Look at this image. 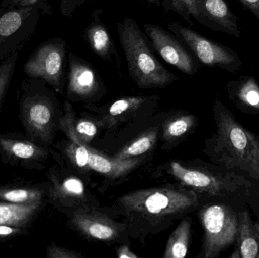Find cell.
<instances>
[{
	"instance_id": "1",
	"label": "cell",
	"mask_w": 259,
	"mask_h": 258,
	"mask_svg": "<svg viewBox=\"0 0 259 258\" xmlns=\"http://www.w3.org/2000/svg\"><path fill=\"white\" fill-rule=\"evenodd\" d=\"M216 132L211 151L216 163L246 173L259 182V136L240 124L221 102L214 106Z\"/></svg>"
},
{
	"instance_id": "2",
	"label": "cell",
	"mask_w": 259,
	"mask_h": 258,
	"mask_svg": "<svg viewBox=\"0 0 259 258\" xmlns=\"http://www.w3.org/2000/svg\"><path fill=\"white\" fill-rule=\"evenodd\" d=\"M119 203L131 222L155 228L196 209L199 195L184 188L167 186L126 194Z\"/></svg>"
},
{
	"instance_id": "3",
	"label": "cell",
	"mask_w": 259,
	"mask_h": 258,
	"mask_svg": "<svg viewBox=\"0 0 259 258\" xmlns=\"http://www.w3.org/2000/svg\"><path fill=\"white\" fill-rule=\"evenodd\" d=\"M120 40L127 59L130 75L142 89L163 88L178 80L154 56L137 24L125 18L118 24Z\"/></svg>"
},
{
	"instance_id": "4",
	"label": "cell",
	"mask_w": 259,
	"mask_h": 258,
	"mask_svg": "<svg viewBox=\"0 0 259 258\" xmlns=\"http://www.w3.org/2000/svg\"><path fill=\"white\" fill-rule=\"evenodd\" d=\"M204 230L202 257L216 258L235 243L238 215L223 204L205 206L199 214Z\"/></svg>"
},
{
	"instance_id": "5",
	"label": "cell",
	"mask_w": 259,
	"mask_h": 258,
	"mask_svg": "<svg viewBox=\"0 0 259 258\" xmlns=\"http://www.w3.org/2000/svg\"><path fill=\"white\" fill-rule=\"evenodd\" d=\"M171 174L183 184L214 196H224L248 187L251 183L233 173L216 174L207 171L186 168L178 162L170 163Z\"/></svg>"
},
{
	"instance_id": "6",
	"label": "cell",
	"mask_w": 259,
	"mask_h": 258,
	"mask_svg": "<svg viewBox=\"0 0 259 258\" xmlns=\"http://www.w3.org/2000/svg\"><path fill=\"white\" fill-rule=\"evenodd\" d=\"M168 28L182 39L205 65L231 68L240 64V61L234 53L208 40L191 29L178 23L169 24Z\"/></svg>"
},
{
	"instance_id": "7",
	"label": "cell",
	"mask_w": 259,
	"mask_h": 258,
	"mask_svg": "<svg viewBox=\"0 0 259 258\" xmlns=\"http://www.w3.org/2000/svg\"><path fill=\"white\" fill-rule=\"evenodd\" d=\"M64 57V43L47 44L26 64V72L33 77H41L59 89L63 74Z\"/></svg>"
},
{
	"instance_id": "8",
	"label": "cell",
	"mask_w": 259,
	"mask_h": 258,
	"mask_svg": "<svg viewBox=\"0 0 259 258\" xmlns=\"http://www.w3.org/2000/svg\"><path fill=\"white\" fill-rule=\"evenodd\" d=\"M143 27L154 48L167 63L185 74H194L196 67L191 56L175 38L158 26L146 24Z\"/></svg>"
},
{
	"instance_id": "9",
	"label": "cell",
	"mask_w": 259,
	"mask_h": 258,
	"mask_svg": "<svg viewBox=\"0 0 259 258\" xmlns=\"http://www.w3.org/2000/svg\"><path fill=\"white\" fill-rule=\"evenodd\" d=\"M24 126L33 137L47 142L51 137L53 126V107L48 100L33 97L24 102L22 107Z\"/></svg>"
},
{
	"instance_id": "10",
	"label": "cell",
	"mask_w": 259,
	"mask_h": 258,
	"mask_svg": "<svg viewBox=\"0 0 259 258\" xmlns=\"http://www.w3.org/2000/svg\"><path fill=\"white\" fill-rule=\"evenodd\" d=\"M71 223L85 236L96 240L111 242L118 239L121 233L116 223L97 212L79 211L73 215Z\"/></svg>"
},
{
	"instance_id": "11",
	"label": "cell",
	"mask_w": 259,
	"mask_h": 258,
	"mask_svg": "<svg viewBox=\"0 0 259 258\" xmlns=\"http://www.w3.org/2000/svg\"><path fill=\"white\" fill-rule=\"evenodd\" d=\"M100 89V80L94 68L86 61L70 55L68 92L81 98H91Z\"/></svg>"
},
{
	"instance_id": "12",
	"label": "cell",
	"mask_w": 259,
	"mask_h": 258,
	"mask_svg": "<svg viewBox=\"0 0 259 258\" xmlns=\"http://www.w3.org/2000/svg\"><path fill=\"white\" fill-rule=\"evenodd\" d=\"M235 247L231 258H259V224L247 211L239 212Z\"/></svg>"
},
{
	"instance_id": "13",
	"label": "cell",
	"mask_w": 259,
	"mask_h": 258,
	"mask_svg": "<svg viewBox=\"0 0 259 258\" xmlns=\"http://www.w3.org/2000/svg\"><path fill=\"white\" fill-rule=\"evenodd\" d=\"M198 6L202 24L206 19L218 30L240 36L237 18L225 0H198Z\"/></svg>"
},
{
	"instance_id": "14",
	"label": "cell",
	"mask_w": 259,
	"mask_h": 258,
	"mask_svg": "<svg viewBox=\"0 0 259 258\" xmlns=\"http://www.w3.org/2000/svg\"><path fill=\"white\" fill-rule=\"evenodd\" d=\"M88 151V168L96 172L112 178L120 177L132 171L140 162V159L132 158L128 159H118L110 158L91 148L86 144Z\"/></svg>"
},
{
	"instance_id": "15",
	"label": "cell",
	"mask_w": 259,
	"mask_h": 258,
	"mask_svg": "<svg viewBox=\"0 0 259 258\" xmlns=\"http://www.w3.org/2000/svg\"><path fill=\"white\" fill-rule=\"evenodd\" d=\"M42 202L12 204L0 201V225L25 228L33 221Z\"/></svg>"
},
{
	"instance_id": "16",
	"label": "cell",
	"mask_w": 259,
	"mask_h": 258,
	"mask_svg": "<svg viewBox=\"0 0 259 258\" xmlns=\"http://www.w3.org/2000/svg\"><path fill=\"white\" fill-rule=\"evenodd\" d=\"M86 37L93 51L104 60H110L113 51V42L106 26L98 20L93 21L86 30Z\"/></svg>"
},
{
	"instance_id": "17",
	"label": "cell",
	"mask_w": 259,
	"mask_h": 258,
	"mask_svg": "<svg viewBox=\"0 0 259 258\" xmlns=\"http://www.w3.org/2000/svg\"><path fill=\"white\" fill-rule=\"evenodd\" d=\"M190 233L191 221L187 218L181 221L176 230L170 235L163 257H185L188 252Z\"/></svg>"
},
{
	"instance_id": "18",
	"label": "cell",
	"mask_w": 259,
	"mask_h": 258,
	"mask_svg": "<svg viewBox=\"0 0 259 258\" xmlns=\"http://www.w3.org/2000/svg\"><path fill=\"white\" fill-rule=\"evenodd\" d=\"M53 196L66 203L82 202L85 201V188L83 182L77 177H68L53 185Z\"/></svg>"
},
{
	"instance_id": "19",
	"label": "cell",
	"mask_w": 259,
	"mask_h": 258,
	"mask_svg": "<svg viewBox=\"0 0 259 258\" xmlns=\"http://www.w3.org/2000/svg\"><path fill=\"white\" fill-rule=\"evenodd\" d=\"M0 147L9 156L24 160H36L47 156L42 148L28 141L0 137Z\"/></svg>"
},
{
	"instance_id": "20",
	"label": "cell",
	"mask_w": 259,
	"mask_h": 258,
	"mask_svg": "<svg viewBox=\"0 0 259 258\" xmlns=\"http://www.w3.org/2000/svg\"><path fill=\"white\" fill-rule=\"evenodd\" d=\"M44 192L38 189L15 188L0 189V200L12 204H30L42 202Z\"/></svg>"
},
{
	"instance_id": "21",
	"label": "cell",
	"mask_w": 259,
	"mask_h": 258,
	"mask_svg": "<svg viewBox=\"0 0 259 258\" xmlns=\"http://www.w3.org/2000/svg\"><path fill=\"white\" fill-rule=\"evenodd\" d=\"M157 130H152L146 132L142 136H139L133 141L130 145L123 148L120 152L115 156L118 159H132L137 156H141L149 151L155 144L157 139Z\"/></svg>"
},
{
	"instance_id": "22",
	"label": "cell",
	"mask_w": 259,
	"mask_h": 258,
	"mask_svg": "<svg viewBox=\"0 0 259 258\" xmlns=\"http://www.w3.org/2000/svg\"><path fill=\"white\" fill-rule=\"evenodd\" d=\"M149 98L146 97H124L117 100L111 105L108 113L109 124L116 123L117 118L135 112L140 106L146 102Z\"/></svg>"
},
{
	"instance_id": "23",
	"label": "cell",
	"mask_w": 259,
	"mask_h": 258,
	"mask_svg": "<svg viewBox=\"0 0 259 258\" xmlns=\"http://www.w3.org/2000/svg\"><path fill=\"white\" fill-rule=\"evenodd\" d=\"M196 123L193 115H181L169 121L164 125L163 136L165 139H176L188 133Z\"/></svg>"
},
{
	"instance_id": "24",
	"label": "cell",
	"mask_w": 259,
	"mask_h": 258,
	"mask_svg": "<svg viewBox=\"0 0 259 258\" xmlns=\"http://www.w3.org/2000/svg\"><path fill=\"white\" fill-rule=\"evenodd\" d=\"M31 8L8 12L0 18V36H9L13 34L22 24L24 18L31 12Z\"/></svg>"
},
{
	"instance_id": "25",
	"label": "cell",
	"mask_w": 259,
	"mask_h": 258,
	"mask_svg": "<svg viewBox=\"0 0 259 258\" xmlns=\"http://www.w3.org/2000/svg\"><path fill=\"white\" fill-rule=\"evenodd\" d=\"M237 97L243 106L259 112V87L255 80L250 79L242 84Z\"/></svg>"
},
{
	"instance_id": "26",
	"label": "cell",
	"mask_w": 259,
	"mask_h": 258,
	"mask_svg": "<svg viewBox=\"0 0 259 258\" xmlns=\"http://www.w3.org/2000/svg\"><path fill=\"white\" fill-rule=\"evenodd\" d=\"M16 59L17 55H14L0 67V101L10 81Z\"/></svg>"
},
{
	"instance_id": "27",
	"label": "cell",
	"mask_w": 259,
	"mask_h": 258,
	"mask_svg": "<svg viewBox=\"0 0 259 258\" xmlns=\"http://www.w3.org/2000/svg\"><path fill=\"white\" fill-rule=\"evenodd\" d=\"M47 257L48 258H80L82 256L80 254H77L76 251H69L66 248L52 244L47 248Z\"/></svg>"
},
{
	"instance_id": "28",
	"label": "cell",
	"mask_w": 259,
	"mask_h": 258,
	"mask_svg": "<svg viewBox=\"0 0 259 258\" xmlns=\"http://www.w3.org/2000/svg\"><path fill=\"white\" fill-rule=\"evenodd\" d=\"M164 1V7L166 9H171L177 13L179 14L181 17L184 18L187 22L192 24L191 20H190V15L186 10L184 6H183L181 0H163Z\"/></svg>"
},
{
	"instance_id": "29",
	"label": "cell",
	"mask_w": 259,
	"mask_h": 258,
	"mask_svg": "<svg viewBox=\"0 0 259 258\" xmlns=\"http://www.w3.org/2000/svg\"><path fill=\"white\" fill-rule=\"evenodd\" d=\"M21 227L9 225H0V239H7L22 234L24 230Z\"/></svg>"
},
{
	"instance_id": "30",
	"label": "cell",
	"mask_w": 259,
	"mask_h": 258,
	"mask_svg": "<svg viewBox=\"0 0 259 258\" xmlns=\"http://www.w3.org/2000/svg\"><path fill=\"white\" fill-rule=\"evenodd\" d=\"M181 1L189 15L194 17L196 20L201 22L198 0H181Z\"/></svg>"
},
{
	"instance_id": "31",
	"label": "cell",
	"mask_w": 259,
	"mask_h": 258,
	"mask_svg": "<svg viewBox=\"0 0 259 258\" xmlns=\"http://www.w3.org/2000/svg\"><path fill=\"white\" fill-rule=\"evenodd\" d=\"M245 6L250 9L259 20V0H240Z\"/></svg>"
},
{
	"instance_id": "32",
	"label": "cell",
	"mask_w": 259,
	"mask_h": 258,
	"mask_svg": "<svg viewBox=\"0 0 259 258\" xmlns=\"http://www.w3.org/2000/svg\"><path fill=\"white\" fill-rule=\"evenodd\" d=\"M117 257L119 258H135L137 257V255L134 254V252L130 249L127 245H124L118 248V251H117Z\"/></svg>"
},
{
	"instance_id": "33",
	"label": "cell",
	"mask_w": 259,
	"mask_h": 258,
	"mask_svg": "<svg viewBox=\"0 0 259 258\" xmlns=\"http://www.w3.org/2000/svg\"><path fill=\"white\" fill-rule=\"evenodd\" d=\"M12 1L18 3L20 6H28L34 4L38 0H12Z\"/></svg>"
},
{
	"instance_id": "34",
	"label": "cell",
	"mask_w": 259,
	"mask_h": 258,
	"mask_svg": "<svg viewBox=\"0 0 259 258\" xmlns=\"http://www.w3.org/2000/svg\"><path fill=\"white\" fill-rule=\"evenodd\" d=\"M146 1L149 2V3H152V4L157 5V6H159L160 5V0H146Z\"/></svg>"
}]
</instances>
